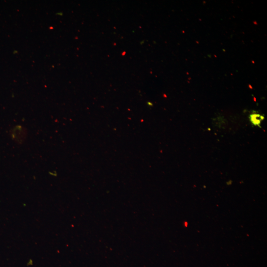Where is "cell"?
Listing matches in <instances>:
<instances>
[{
  "mask_svg": "<svg viewBox=\"0 0 267 267\" xmlns=\"http://www.w3.org/2000/svg\"><path fill=\"white\" fill-rule=\"evenodd\" d=\"M249 119L253 125L261 128V123L262 121L265 119V117L258 113H252L250 115Z\"/></svg>",
  "mask_w": 267,
  "mask_h": 267,
  "instance_id": "cell-2",
  "label": "cell"
},
{
  "mask_svg": "<svg viewBox=\"0 0 267 267\" xmlns=\"http://www.w3.org/2000/svg\"><path fill=\"white\" fill-rule=\"evenodd\" d=\"M10 135L15 142L18 144H22L27 138V130L23 126L17 125L11 129Z\"/></svg>",
  "mask_w": 267,
  "mask_h": 267,
  "instance_id": "cell-1",
  "label": "cell"
}]
</instances>
